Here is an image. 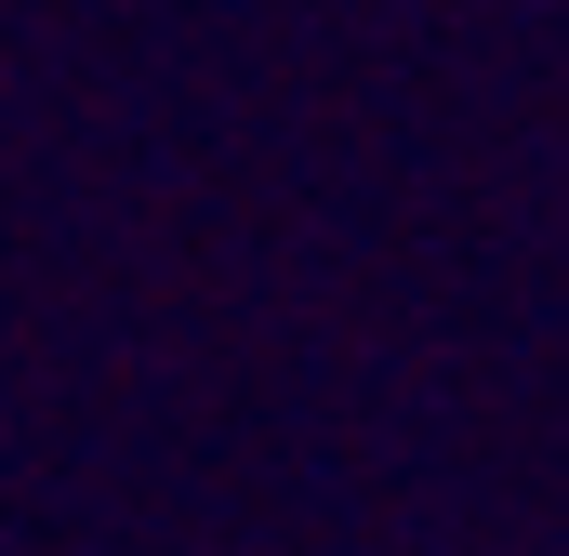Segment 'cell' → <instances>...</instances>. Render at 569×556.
I'll return each instance as SVG.
<instances>
[]
</instances>
